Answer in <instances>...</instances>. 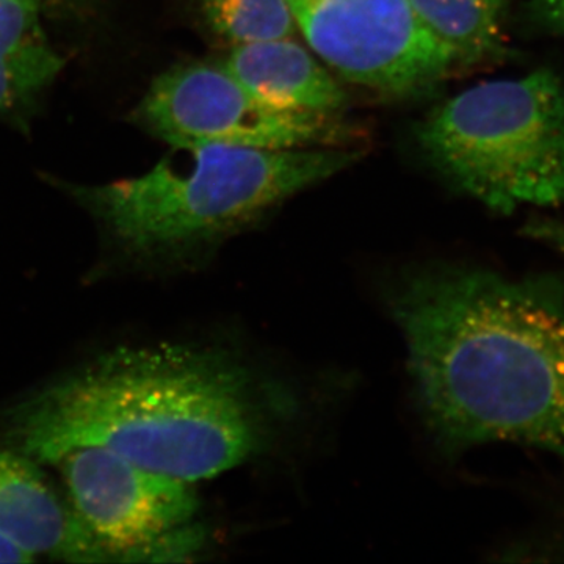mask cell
I'll use <instances>...</instances> for the list:
<instances>
[{
  "label": "cell",
  "instance_id": "obj_1",
  "mask_svg": "<svg viewBox=\"0 0 564 564\" xmlns=\"http://www.w3.org/2000/svg\"><path fill=\"white\" fill-rule=\"evenodd\" d=\"M419 402L445 448L485 443L564 458V282L434 265L393 282Z\"/></svg>",
  "mask_w": 564,
  "mask_h": 564
},
{
  "label": "cell",
  "instance_id": "obj_2",
  "mask_svg": "<svg viewBox=\"0 0 564 564\" xmlns=\"http://www.w3.org/2000/svg\"><path fill=\"white\" fill-rule=\"evenodd\" d=\"M7 437L36 463L96 447L195 484L262 451L267 415L250 372L225 352L124 347L40 389L6 414Z\"/></svg>",
  "mask_w": 564,
  "mask_h": 564
},
{
  "label": "cell",
  "instance_id": "obj_3",
  "mask_svg": "<svg viewBox=\"0 0 564 564\" xmlns=\"http://www.w3.org/2000/svg\"><path fill=\"white\" fill-rule=\"evenodd\" d=\"M361 158V152L347 148H172L143 176L74 187L73 195L126 254L151 261L240 231Z\"/></svg>",
  "mask_w": 564,
  "mask_h": 564
},
{
  "label": "cell",
  "instance_id": "obj_4",
  "mask_svg": "<svg viewBox=\"0 0 564 564\" xmlns=\"http://www.w3.org/2000/svg\"><path fill=\"white\" fill-rule=\"evenodd\" d=\"M415 137L445 180L491 210L564 204V84L554 70L475 85Z\"/></svg>",
  "mask_w": 564,
  "mask_h": 564
},
{
  "label": "cell",
  "instance_id": "obj_5",
  "mask_svg": "<svg viewBox=\"0 0 564 564\" xmlns=\"http://www.w3.org/2000/svg\"><path fill=\"white\" fill-rule=\"evenodd\" d=\"M133 120L172 148H344L355 133L337 115L300 113L262 101L223 65L174 66L154 80Z\"/></svg>",
  "mask_w": 564,
  "mask_h": 564
},
{
  "label": "cell",
  "instance_id": "obj_6",
  "mask_svg": "<svg viewBox=\"0 0 564 564\" xmlns=\"http://www.w3.org/2000/svg\"><path fill=\"white\" fill-rule=\"evenodd\" d=\"M310 50L343 79L389 98L434 90L456 63L410 0H288Z\"/></svg>",
  "mask_w": 564,
  "mask_h": 564
},
{
  "label": "cell",
  "instance_id": "obj_7",
  "mask_svg": "<svg viewBox=\"0 0 564 564\" xmlns=\"http://www.w3.org/2000/svg\"><path fill=\"white\" fill-rule=\"evenodd\" d=\"M73 510L107 562L180 560L198 540L192 484L155 474L121 456L82 447L62 456Z\"/></svg>",
  "mask_w": 564,
  "mask_h": 564
},
{
  "label": "cell",
  "instance_id": "obj_8",
  "mask_svg": "<svg viewBox=\"0 0 564 564\" xmlns=\"http://www.w3.org/2000/svg\"><path fill=\"white\" fill-rule=\"evenodd\" d=\"M0 533L32 556L107 562L76 511L58 499L36 462L20 452L0 451Z\"/></svg>",
  "mask_w": 564,
  "mask_h": 564
},
{
  "label": "cell",
  "instance_id": "obj_9",
  "mask_svg": "<svg viewBox=\"0 0 564 564\" xmlns=\"http://www.w3.org/2000/svg\"><path fill=\"white\" fill-rule=\"evenodd\" d=\"M221 65L278 109L337 115L348 104L347 93L328 66L293 39L236 44Z\"/></svg>",
  "mask_w": 564,
  "mask_h": 564
},
{
  "label": "cell",
  "instance_id": "obj_10",
  "mask_svg": "<svg viewBox=\"0 0 564 564\" xmlns=\"http://www.w3.org/2000/svg\"><path fill=\"white\" fill-rule=\"evenodd\" d=\"M41 11L40 0H0V118L28 113L65 65Z\"/></svg>",
  "mask_w": 564,
  "mask_h": 564
},
{
  "label": "cell",
  "instance_id": "obj_11",
  "mask_svg": "<svg viewBox=\"0 0 564 564\" xmlns=\"http://www.w3.org/2000/svg\"><path fill=\"white\" fill-rule=\"evenodd\" d=\"M415 17L451 52L456 68L478 65L502 51L507 0H410Z\"/></svg>",
  "mask_w": 564,
  "mask_h": 564
},
{
  "label": "cell",
  "instance_id": "obj_12",
  "mask_svg": "<svg viewBox=\"0 0 564 564\" xmlns=\"http://www.w3.org/2000/svg\"><path fill=\"white\" fill-rule=\"evenodd\" d=\"M212 29L236 46L295 39L299 29L288 0H199Z\"/></svg>",
  "mask_w": 564,
  "mask_h": 564
},
{
  "label": "cell",
  "instance_id": "obj_13",
  "mask_svg": "<svg viewBox=\"0 0 564 564\" xmlns=\"http://www.w3.org/2000/svg\"><path fill=\"white\" fill-rule=\"evenodd\" d=\"M524 231L527 236L540 240L541 243L554 248L564 256V221L538 218L525 225Z\"/></svg>",
  "mask_w": 564,
  "mask_h": 564
},
{
  "label": "cell",
  "instance_id": "obj_14",
  "mask_svg": "<svg viewBox=\"0 0 564 564\" xmlns=\"http://www.w3.org/2000/svg\"><path fill=\"white\" fill-rule=\"evenodd\" d=\"M533 7L545 24L564 32V0H533Z\"/></svg>",
  "mask_w": 564,
  "mask_h": 564
},
{
  "label": "cell",
  "instance_id": "obj_15",
  "mask_svg": "<svg viewBox=\"0 0 564 564\" xmlns=\"http://www.w3.org/2000/svg\"><path fill=\"white\" fill-rule=\"evenodd\" d=\"M35 556L18 547L13 541L0 533V563H32Z\"/></svg>",
  "mask_w": 564,
  "mask_h": 564
},
{
  "label": "cell",
  "instance_id": "obj_16",
  "mask_svg": "<svg viewBox=\"0 0 564 564\" xmlns=\"http://www.w3.org/2000/svg\"><path fill=\"white\" fill-rule=\"evenodd\" d=\"M41 6L44 9H62V7H68L74 0H40Z\"/></svg>",
  "mask_w": 564,
  "mask_h": 564
}]
</instances>
